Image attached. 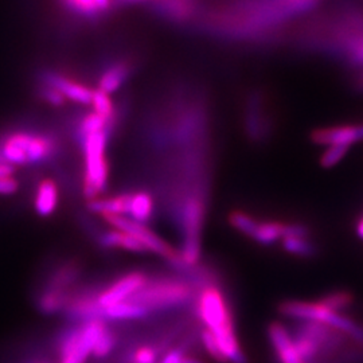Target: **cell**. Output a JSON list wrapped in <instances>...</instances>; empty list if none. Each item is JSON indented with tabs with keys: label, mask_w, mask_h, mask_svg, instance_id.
Here are the masks:
<instances>
[{
	"label": "cell",
	"mask_w": 363,
	"mask_h": 363,
	"mask_svg": "<svg viewBox=\"0 0 363 363\" xmlns=\"http://www.w3.org/2000/svg\"><path fill=\"white\" fill-rule=\"evenodd\" d=\"M196 313L205 330L218 342L228 363H247L234 330L232 313L225 295L217 286H205L196 298Z\"/></svg>",
	"instance_id": "cell-1"
},
{
	"label": "cell",
	"mask_w": 363,
	"mask_h": 363,
	"mask_svg": "<svg viewBox=\"0 0 363 363\" xmlns=\"http://www.w3.org/2000/svg\"><path fill=\"white\" fill-rule=\"evenodd\" d=\"M55 140L46 133L13 130L0 138V156L13 167L43 163L55 154Z\"/></svg>",
	"instance_id": "cell-2"
},
{
	"label": "cell",
	"mask_w": 363,
	"mask_h": 363,
	"mask_svg": "<svg viewBox=\"0 0 363 363\" xmlns=\"http://www.w3.org/2000/svg\"><path fill=\"white\" fill-rule=\"evenodd\" d=\"M109 128L82 135V148L85 156L84 195L91 201L100 198L108 184V162L105 157V147Z\"/></svg>",
	"instance_id": "cell-3"
},
{
	"label": "cell",
	"mask_w": 363,
	"mask_h": 363,
	"mask_svg": "<svg viewBox=\"0 0 363 363\" xmlns=\"http://www.w3.org/2000/svg\"><path fill=\"white\" fill-rule=\"evenodd\" d=\"M193 298V288L177 279H157L148 283L130 298L147 311H162L175 308Z\"/></svg>",
	"instance_id": "cell-4"
},
{
	"label": "cell",
	"mask_w": 363,
	"mask_h": 363,
	"mask_svg": "<svg viewBox=\"0 0 363 363\" xmlns=\"http://www.w3.org/2000/svg\"><path fill=\"white\" fill-rule=\"evenodd\" d=\"M105 327L104 319H94L69 328L60 339V363L86 362Z\"/></svg>",
	"instance_id": "cell-5"
},
{
	"label": "cell",
	"mask_w": 363,
	"mask_h": 363,
	"mask_svg": "<svg viewBox=\"0 0 363 363\" xmlns=\"http://www.w3.org/2000/svg\"><path fill=\"white\" fill-rule=\"evenodd\" d=\"M205 220V203L191 196L187 199L183 208V230L184 240L182 245L179 259L182 268H191L201 259V234Z\"/></svg>",
	"instance_id": "cell-6"
},
{
	"label": "cell",
	"mask_w": 363,
	"mask_h": 363,
	"mask_svg": "<svg viewBox=\"0 0 363 363\" xmlns=\"http://www.w3.org/2000/svg\"><path fill=\"white\" fill-rule=\"evenodd\" d=\"M103 218L105 222H108V225L112 229L121 230L124 233L132 235L136 241H139L143 245L145 252H152L157 256L167 259L177 268H182L178 252L174 247H169V244L162 237H159L155 232L148 229L147 225L130 220L125 216H104Z\"/></svg>",
	"instance_id": "cell-7"
},
{
	"label": "cell",
	"mask_w": 363,
	"mask_h": 363,
	"mask_svg": "<svg viewBox=\"0 0 363 363\" xmlns=\"http://www.w3.org/2000/svg\"><path fill=\"white\" fill-rule=\"evenodd\" d=\"M148 280L150 279L143 272H130L121 276L113 284L97 292L100 308L104 311L108 307L130 300L148 283Z\"/></svg>",
	"instance_id": "cell-8"
},
{
	"label": "cell",
	"mask_w": 363,
	"mask_h": 363,
	"mask_svg": "<svg viewBox=\"0 0 363 363\" xmlns=\"http://www.w3.org/2000/svg\"><path fill=\"white\" fill-rule=\"evenodd\" d=\"M64 313L72 320L79 323H85L94 319H103V310L97 303V292L94 294L85 291L76 295H70Z\"/></svg>",
	"instance_id": "cell-9"
},
{
	"label": "cell",
	"mask_w": 363,
	"mask_h": 363,
	"mask_svg": "<svg viewBox=\"0 0 363 363\" xmlns=\"http://www.w3.org/2000/svg\"><path fill=\"white\" fill-rule=\"evenodd\" d=\"M268 337L280 363H304L294 343V337L286 325L273 322L268 327Z\"/></svg>",
	"instance_id": "cell-10"
},
{
	"label": "cell",
	"mask_w": 363,
	"mask_h": 363,
	"mask_svg": "<svg viewBox=\"0 0 363 363\" xmlns=\"http://www.w3.org/2000/svg\"><path fill=\"white\" fill-rule=\"evenodd\" d=\"M43 82L60 91L65 99L76 101L78 104H91L93 91L88 86L65 77L55 72H48L43 74Z\"/></svg>",
	"instance_id": "cell-11"
},
{
	"label": "cell",
	"mask_w": 363,
	"mask_h": 363,
	"mask_svg": "<svg viewBox=\"0 0 363 363\" xmlns=\"http://www.w3.org/2000/svg\"><path fill=\"white\" fill-rule=\"evenodd\" d=\"M312 140L313 143L320 145H347L358 143V128L357 125H334V127H325L320 130L312 132Z\"/></svg>",
	"instance_id": "cell-12"
},
{
	"label": "cell",
	"mask_w": 363,
	"mask_h": 363,
	"mask_svg": "<svg viewBox=\"0 0 363 363\" xmlns=\"http://www.w3.org/2000/svg\"><path fill=\"white\" fill-rule=\"evenodd\" d=\"M60 194L58 186L52 179H42L39 182L35 195H34V208L40 217H49L58 208Z\"/></svg>",
	"instance_id": "cell-13"
},
{
	"label": "cell",
	"mask_w": 363,
	"mask_h": 363,
	"mask_svg": "<svg viewBox=\"0 0 363 363\" xmlns=\"http://www.w3.org/2000/svg\"><path fill=\"white\" fill-rule=\"evenodd\" d=\"M130 194H120L108 198H96L88 202V208L94 214L104 216H125L130 210Z\"/></svg>",
	"instance_id": "cell-14"
},
{
	"label": "cell",
	"mask_w": 363,
	"mask_h": 363,
	"mask_svg": "<svg viewBox=\"0 0 363 363\" xmlns=\"http://www.w3.org/2000/svg\"><path fill=\"white\" fill-rule=\"evenodd\" d=\"M147 315H150V312L140 304L132 300H127L105 308L103 311V319L112 320V322H127V320L143 319Z\"/></svg>",
	"instance_id": "cell-15"
},
{
	"label": "cell",
	"mask_w": 363,
	"mask_h": 363,
	"mask_svg": "<svg viewBox=\"0 0 363 363\" xmlns=\"http://www.w3.org/2000/svg\"><path fill=\"white\" fill-rule=\"evenodd\" d=\"M99 242L103 247L106 249H124L133 253H143L145 252L143 245L136 241L130 234L124 233L121 230L111 229L100 234Z\"/></svg>",
	"instance_id": "cell-16"
},
{
	"label": "cell",
	"mask_w": 363,
	"mask_h": 363,
	"mask_svg": "<svg viewBox=\"0 0 363 363\" xmlns=\"http://www.w3.org/2000/svg\"><path fill=\"white\" fill-rule=\"evenodd\" d=\"M286 223L280 220H265L259 222L253 235L250 237L259 245L271 247L273 244L281 241L286 234Z\"/></svg>",
	"instance_id": "cell-17"
},
{
	"label": "cell",
	"mask_w": 363,
	"mask_h": 363,
	"mask_svg": "<svg viewBox=\"0 0 363 363\" xmlns=\"http://www.w3.org/2000/svg\"><path fill=\"white\" fill-rule=\"evenodd\" d=\"M78 276H79V268L77 264L69 262L65 265H61L49 276L45 284V289L69 292L70 286L77 281Z\"/></svg>",
	"instance_id": "cell-18"
},
{
	"label": "cell",
	"mask_w": 363,
	"mask_h": 363,
	"mask_svg": "<svg viewBox=\"0 0 363 363\" xmlns=\"http://www.w3.org/2000/svg\"><path fill=\"white\" fill-rule=\"evenodd\" d=\"M154 214V199L145 191L130 194V210L127 217L139 223H147Z\"/></svg>",
	"instance_id": "cell-19"
},
{
	"label": "cell",
	"mask_w": 363,
	"mask_h": 363,
	"mask_svg": "<svg viewBox=\"0 0 363 363\" xmlns=\"http://www.w3.org/2000/svg\"><path fill=\"white\" fill-rule=\"evenodd\" d=\"M69 298H70L69 292L43 288V291L39 294L37 298V306L39 311L43 315H55V313L65 311Z\"/></svg>",
	"instance_id": "cell-20"
},
{
	"label": "cell",
	"mask_w": 363,
	"mask_h": 363,
	"mask_svg": "<svg viewBox=\"0 0 363 363\" xmlns=\"http://www.w3.org/2000/svg\"><path fill=\"white\" fill-rule=\"evenodd\" d=\"M130 76V66L124 62H116L111 67H108L101 74L99 81V91L111 94L116 91L124 81Z\"/></svg>",
	"instance_id": "cell-21"
},
{
	"label": "cell",
	"mask_w": 363,
	"mask_h": 363,
	"mask_svg": "<svg viewBox=\"0 0 363 363\" xmlns=\"http://www.w3.org/2000/svg\"><path fill=\"white\" fill-rule=\"evenodd\" d=\"M66 9L81 16H99L108 11L112 0H62Z\"/></svg>",
	"instance_id": "cell-22"
},
{
	"label": "cell",
	"mask_w": 363,
	"mask_h": 363,
	"mask_svg": "<svg viewBox=\"0 0 363 363\" xmlns=\"http://www.w3.org/2000/svg\"><path fill=\"white\" fill-rule=\"evenodd\" d=\"M281 242L286 252L301 259H312L319 252V247H316V244L312 241L311 238L284 237Z\"/></svg>",
	"instance_id": "cell-23"
},
{
	"label": "cell",
	"mask_w": 363,
	"mask_h": 363,
	"mask_svg": "<svg viewBox=\"0 0 363 363\" xmlns=\"http://www.w3.org/2000/svg\"><path fill=\"white\" fill-rule=\"evenodd\" d=\"M325 308L333 312L343 313L352 304L354 298L347 291H334L330 294H325L323 298L318 300Z\"/></svg>",
	"instance_id": "cell-24"
},
{
	"label": "cell",
	"mask_w": 363,
	"mask_h": 363,
	"mask_svg": "<svg viewBox=\"0 0 363 363\" xmlns=\"http://www.w3.org/2000/svg\"><path fill=\"white\" fill-rule=\"evenodd\" d=\"M229 223L240 233H242L247 237H252L259 225V220H255L252 216H249L244 211L235 210V211H232L229 216Z\"/></svg>",
	"instance_id": "cell-25"
},
{
	"label": "cell",
	"mask_w": 363,
	"mask_h": 363,
	"mask_svg": "<svg viewBox=\"0 0 363 363\" xmlns=\"http://www.w3.org/2000/svg\"><path fill=\"white\" fill-rule=\"evenodd\" d=\"M117 337L115 333L112 330H109L108 327H105L104 331L101 333V335L97 339L93 351H91V357L103 359L106 358L113 349L116 347Z\"/></svg>",
	"instance_id": "cell-26"
},
{
	"label": "cell",
	"mask_w": 363,
	"mask_h": 363,
	"mask_svg": "<svg viewBox=\"0 0 363 363\" xmlns=\"http://www.w3.org/2000/svg\"><path fill=\"white\" fill-rule=\"evenodd\" d=\"M91 105L94 109V113H97L99 116L104 117L108 120H112L113 116V105L109 99V94H106L104 91H93L91 96Z\"/></svg>",
	"instance_id": "cell-27"
},
{
	"label": "cell",
	"mask_w": 363,
	"mask_h": 363,
	"mask_svg": "<svg viewBox=\"0 0 363 363\" xmlns=\"http://www.w3.org/2000/svg\"><path fill=\"white\" fill-rule=\"evenodd\" d=\"M349 150H350V147H347V145H328V148L325 150V154L320 159V164L325 169L335 166L346 156Z\"/></svg>",
	"instance_id": "cell-28"
},
{
	"label": "cell",
	"mask_w": 363,
	"mask_h": 363,
	"mask_svg": "<svg viewBox=\"0 0 363 363\" xmlns=\"http://www.w3.org/2000/svg\"><path fill=\"white\" fill-rule=\"evenodd\" d=\"M201 340H202V345H203L205 350L214 361L220 363H228L225 357H223V354H222V351H220L218 342L216 340V337L210 331L203 330L202 334H201Z\"/></svg>",
	"instance_id": "cell-29"
},
{
	"label": "cell",
	"mask_w": 363,
	"mask_h": 363,
	"mask_svg": "<svg viewBox=\"0 0 363 363\" xmlns=\"http://www.w3.org/2000/svg\"><path fill=\"white\" fill-rule=\"evenodd\" d=\"M130 363H157V351L152 346H142L133 351Z\"/></svg>",
	"instance_id": "cell-30"
},
{
	"label": "cell",
	"mask_w": 363,
	"mask_h": 363,
	"mask_svg": "<svg viewBox=\"0 0 363 363\" xmlns=\"http://www.w3.org/2000/svg\"><path fill=\"white\" fill-rule=\"evenodd\" d=\"M40 97H42L46 103L54 105V106H61V105L65 104V97H64L60 91H57V89H54L52 86H48V85H45V86L42 88Z\"/></svg>",
	"instance_id": "cell-31"
},
{
	"label": "cell",
	"mask_w": 363,
	"mask_h": 363,
	"mask_svg": "<svg viewBox=\"0 0 363 363\" xmlns=\"http://www.w3.org/2000/svg\"><path fill=\"white\" fill-rule=\"evenodd\" d=\"M18 190H19V182L16 181L13 177L0 179V195L1 196L13 195Z\"/></svg>",
	"instance_id": "cell-32"
},
{
	"label": "cell",
	"mask_w": 363,
	"mask_h": 363,
	"mask_svg": "<svg viewBox=\"0 0 363 363\" xmlns=\"http://www.w3.org/2000/svg\"><path fill=\"white\" fill-rule=\"evenodd\" d=\"M13 174H15V167L13 164H9L6 162H0V179L13 177Z\"/></svg>",
	"instance_id": "cell-33"
},
{
	"label": "cell",
	"mask_w": 363,
	"mask_h": 363,
	"mask_svg": "<svg viewBox=\"0 0 363 363\" xmlns=\"http://www.w3.org/2000/svg\"><path fill=\"white\" fill-rule=\"evenodd\" d=\"M182 363H203L201 359H198V358H195V357H191V355H187V354H184V357H183V359H182Z\"/></svg>",
	"instance_id": "cell-34"
},
{
	"label": "cell",
	"mask_w": 363,
	"mask_h": 363,
	"mask_svg": "<svg viewBox=\"0 0 363 363\" xmlns=\"http://www.w3.org/2000/svg\"><path fill=\"white\" fill-rule=\"evenodd\" d=\"M124 1H130V3H138V1H145V0H124Z\"/></svg>",
	"instance_id": "cell-35"
},
{
	"label": "cell",
	"mask_w": 363,
	"mask_h": 363,
	"mask_svg": "<svg viewBox=\"0 0 363 363\" xmlns=\"http://www.w3.org/2000/svg\"><path fill=\"white\" fill-rule=\"evenodd\" d=\"M30 363H49V362H46V361H33V362H30Z\"/></svg>",
	"instance_id": "cell-36"
}]
</instances>
